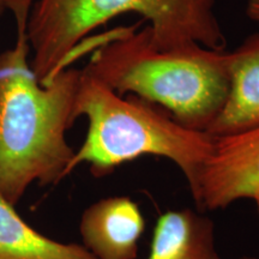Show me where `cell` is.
<instances>
[{
  "instance_id": "6da1fadb",
  "label": "cell",
  "mask_w": 259,
  "mask_h": 259,
  "mask_svg": "<svg viewBox=\"0 0 259 259\" xmlns=\"http://www.w3.org/2000/svg\"><path fill=\"white\" fill-rule=\"evenodd\" d=\"M34 0H12L16 40L0 53V197L15 205L34 183L66 178L74 150L66 141L80 70L42 84L30 63L27 19Z\"/></svg>"
},
{
  "instance_id": "5b68a950",
  "label": "cell",
  "mask_w": 259,
  "mask_h": 259,
  "mask_svg": "<svg viewBox=\"0 0 259 259\" xmlns=\"http://www.w3.org/2000/svg\"><path fill=\"white\" fill-rule=\"evenodd\" d=\"M258 187L259 126L244 134L215 138L194 203L200 211H213L251 198Z\"/></svg>"
},
{
  "instance_id": "8fae6325",
  "label": "cell",
  "mask_w": 259,
  "mask_h": 259,
  "mask_svg": "<svg viewBox=\"0 0 259 259\" xmlns=\"http://www.w3.org/2000/svg\"><path fill=\"white\" fill-rule=\"evenodd\" d=\"M11 3L12 0H0V16L4 15L6 11H9Z\"/></svg>"
},
{
  "instance_id": "4fadbf2b",
  "label": "cell",
  "mask_w": 259,
  "mask_h": 259,
  "mask_svg": "<svg viewBox=\"0 0 259 259\" xmlns=\"http://www.w3.org/2000/svg\"><path fill=\"white\" fill-rule=\"evenodd\" d=\"M240 259H259V258H255V257H244V258H240Z\"/></svg>"
},
{
  "instance_id": "7a4b0ae2",
  "label": "cell",
  "mask_w": 259,
  "mask_h": 259,
  "mask_svg": "<svg viewBox=\"0 0 259 259\" xmlns=\"http://www.w3.org/2000/svg\"><path fill=\"white\" fill-rule=\"evenodd\" d=\"M142 23L94 41L83 70L119 95L141 97L185 127L208 131L228 95V52L200 45L162 50Z\"/></svg>"
},
{
  "instance_id": "8992f818",
  "label": "cell",
  "mask_w": 259,
  "mask_h": 259,
  "mask_svg": "<svg viewBox=\"0 0 259 259\" xmlns=\"http://www.w3.org/2000/svg\"><path fill=\"white\" fill-rule=\"evenodd\" d=\"M144 231L141 208L126 196L97 200L84 210L79 223L83 246L95 259H136Z\"/></svg>"
},
{
  "instance_id": "3957f363",
  "label": "cell",
  "mask_w": 259,
  "mask_h": 259,
  "mask_svg": "<svg viewBox=\"0 0 259 259\" xmlns=\"http://www.w3.org/2000/svg\"><path fill=\"white\" fill-rule=\"evenodd\" d=\"M80 116L88 120V131L66 177L84 163L100 178L136 158L158 156L177 164L196 200L200 174L215 148L213 136L185 127L141 97L119 95L84 70L72 111L74 121Z\"/></svg>"
},
{
  "instance_id": "30bf717a",
  "label": "cell",
  "mask_w": 259,
  "mask_h": 259,
  "mask_svg": "<svg viewBox=\"0 0 259 259\" xmlns=\"http://www.w3.org/2000/svg\"><path fill=\"white\" fill-rule=\"evenodd\" d=\"M246 12L252 21L259 24V0H248Z\"/></svg>"
},
{
  "instance_id": "52a82bcc",
  "label": "cell",
  "mask_w": 259,
  "mask_h": 259,
  "mask_svg": "<svg viewBox=\"0 0 259 259\" xmlns=\"http://www.w3.org/2000/svg\"><path fill=\"white\" fill-rule=\"evenodd\" d=\"M228 76L226 102L206 131L215 138L244 134L259 126V31L228 52Z\"/></svg>"
},
{
  "instance_id": "9c48e42d",
  "label": "cell",
  "mask_w": 259,
  "mask_h": 259,
  "mask_svg": "<svg viewBox=\"0 0 259 259\" xmlns=\"http://www.w3.org/2000/svg\"><path fill=\"white\" fill-rule=\"evenodd\" d=\"M0 259H95L84 246L47 238L0 197Z\"/></svg>"
},
{
  "instance_id": "277c9868",
  "label": "cell",
  "mask_w": 259,
  "mask_h": 259,
  "mask_svg": "<svg viewBox=\"0 0 259 259\" xmlns=\"http://www.w3.org/2000/svg\"><path fill=\"white\" fill-rule=\"evenodd\" d=\"M148 21L151 40L162 50L194 45L225 51L216 0H34L27 19L30 63L42 84L70 67L87 36L124 14Z\"/></svg>"
},
{
  "instance_id": "ba28073f",
  "label": "cell",
  "mask_w": 259,
  "mask_h": 259,
  "mask_svg": "<svg viewBox=\"0 0 259 259\" xmlns=\"http://www.w3.org/2000/svg\"><path fill=\"white\" fill-rule=\"evenodd\" d=\"M145 259H223L216 246L215 223L192 209L162 213Z\"/></svg>"
},
{
  "instance_id": "7c38bea8",
  "label": "cell",
  "mask_w": 259,
  "mask_h": 259,
  "mask_svg": "<svg viewBox=\"0 0 259 259\" xmlns=\"http://www.w3.org/2000/svg\"><path fill=\"white\" fill-rule=\"evenodd\" d=\"M252 199H254L255 202V205H257V210H258V213H259V187L257 190H255V192L253 193V196L251 197Z\"/></svg>"
}]
</instances>
